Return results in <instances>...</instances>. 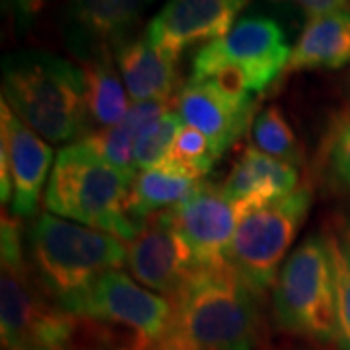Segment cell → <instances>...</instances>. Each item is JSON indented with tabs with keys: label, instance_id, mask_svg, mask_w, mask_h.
Wrapping results in <instances>:
<instances>
[{
	"label": "cell",
	"instance_id": "obj_5",
	"mask_svg": "<svg viewBox=\"0 0 350 350\" xmlns=\"http://www.w3.org/2000/svg\"><path fill=\"white\" fill-rule=\"evenodd\" d=\"M27 243L39 282L57 304L126 262L123 239L51 213L36 216Z\"/></svg>",
	"mask_w": 350,
	"mask_h": 350
},
{
	"label": "cell",
	"instance_id": "obj_20",
	"mask_svg": "<svg viewBox=\"0 0 350 350\" xmlns=\"http://www.w3.org/2000/svg\"><path fill=\"white\" fill-rule=\"evenodd\" d=\"M202 183L204 177L167 158L160 165L140 170L133 177L126 214L138 228H142L150 216L187 200Z\"/></svg>",
	"mask_w": 350,
	"mask_h": 350
},
{
	"label": "cell",
	"instance_id": "obj_14",
	"mask_svg": "<svg viewBox=\"0 0 350 350\" xmlns=\"http://www.w3.org/2000/svg\"><path fill=\"white\" fill-rule=\"evenodd\" d=\"M0 121H2V144L6 152L12 175V214L20 220L33 218L38 214V204L45 187L53 148L24 121L8 107L6 101L0 103Z\"/></svg>",
	"mask_w": 350,
	"mask_h": 350
},
{
	"label": "cell",
	"instance_id": "obj_13",
	"mask_svg": "<svg viewBox=\"0 0 350 350\" xmlns=\"http://www.w3.org/2000/svg\"><path fill=\"white\" fill-rule=\"evenodd\" d=\"M250 0H167L146 27L154 47L179 59L191 45L226 36Z\"/></svg>",
	"mask_w": 350,
	"mask_h": 350
},
{
	"label": "cell",
	"instance_id": "obj_29",
	"mask_svg": "<svg viewBox=\"0 0 350 350\" xmlns=\"http://www.w3.org/2000/svg\"><path fill=\"white\" fill-rule=\"evenodd\" d=\"M338 230L342 232V236L347 238V241L350 243V214L347 218H342V220H338Z\"/></svg>",
	"mask_w": 350,
	"mask_h": 350
},
{
	"label": "cell",
	"instance_id": "obj_8",
	"mask_svg": "<svg viewBox=\"0 0 350 350\" xmlns=\"http://www.w3.org/2000/svg\"><path fill=\"white\" fill-rule=\"evenodd\" d=\"M312 202V187L304 185L282 199L238 208V226L226 261L257 296L275 284L288 247L308 218Z\"/></svg>",
	"mask_w": 350,
	"mask_h": 350
},
{
	"label": "cell",
	"instance_id": "obj_30",
	"mask_svg": "<svg viewBox=\"0 0 350 350\" xmlns=\"http://www.w3.org/2000/svg\"><path fill=\"white\" fill-rule=\"evenodd\" d=\"M345 98H347V109L345 111L350 113V75L347 76V82H345Z\"/></svg>",
	"mask_w": 350,
	"mask_h": 350
},
{
	"label": "cell",
	"instance_id": "obj_16",
	"mask_svg": "<svg viewBox=\"0 0 350 350\" xmlns=\"http://www.w3.org/2000/svg\"><path fill=\"white\" fill-rule=\"evenodd\" d=\"M298 181L300 174L296 165L247 146L230 170L222 191L236 208H250L294 193Z\"/></svg>",
	"mask_w": 350,
	"mask_h": 350
},
{
	"label": "cell",
	"instance_id": "obj_27",
	"mask_svg": "<svg viewBox=\"0 0 350 350\" xmlns=\"http://www.w3.org/2000/svg\"><path fill=\"white\" fill-rule=\"evenodd\" d=\"M47 0H2V10L12 20L16 29L24 33L25 29L36 20Z\"/></svg>",
	"mask_w": 350,
	"mask_h": 350
},
{
	"label": "cell",
	"instance_id": "obj_1",
	"mask_svg": "<svg viewBox=\"0 0 350 350\" xmlns=\"http://www.w3.org/2000/svg\"><path fill=\"white\" fill-rule=\"evenodd\" d=\"M255 292L230 262L197 265L174 301V325L160 350H255Z\"/></svg>",
	"mask_w": 350,
	"mask_h": 350
},
{
	"label": "cell",
	"instance_id": "obj_2",
	"mask_svg": "<svg viewBox=\"0 0 350 350\" xmlns=\"http://www.w3.org/2000/svg\"><path fill=\"white\" fill-rule=\"evenodd\" d=\"M2 101L47 142L84 133L82 66L39 49L10 53L2 63Z\"/></svg>",
	"mask_w": 350,
	"mask_h": 350
},
{
	"label": "cell",
	"instance_id": "obj_6",
	"mask_svg": "<svg viewBox=\"0 0 350 350\" xmlns=\"http://www.w3.org/2000/svg\"><path fill=\"white\" fill-rule=\"evenodd\" d=\"M290 45L282 25L250 16L211 43H204L193 57L191 80H213L230 94H259L284 76Z\"/></svg>",
	"mask_w": 350,
	"mask_h": 350
},
{
	"label": "cell",
	"instance_id": "obj_3",
	"mask_svg": "<svg viewBox=\"0 0 350 350\" xmlns=\"http://www.w3.org/2000/svg\"><path fill=\"white\" fill-rule=\"evenodd\" d=\"M133 175L113 167L84 142L57 154L45 189V208L55 216L133 241L140 232L126 214Z\"/></svg>",
	"mask_w": 350,
	"mask_h": 350
},
{
	"label": "cell",
	"instance_id": "obj_17",
	"mask_svg": "<svg viewBox=\"0 0 350 350\" xmlns=\"http://www.w3.org/2000/svg\"><path fill=\"white\" fill-rule=\"evenodd\" d=\"M80 61L84 72V138L121 123L131 107L129 92L109 45Z\"/></svg>",
	"mask_w": 350,
	"mask_h": 350
},
{
	"label": "cell",
	"instance_id": "obj_12",
	"mask_svg": "<svg viewBox=\"0 0 350 350\" xmlns=\"http://www.w3.org/2000/svg\"><path fill=\"white\" fill-rule=\"evenodd\" d=\"M126 267L142 286L174 298L197 262L174 226L160 213L150 216L126 245Z\"/></svg>",
	"mask_w": 350,
	"mask_h": 350
},
{
	"label": "cell",
	"instance_id": "obj_15",
	"mask_svg": "<svg viewBox=\"0 0 350 350\" xmlns=\"http://www.w3.org/2000/svg\"><path fill=\"white\" fill-rule=\"evenodd\" d=\"M154 0H68L64 22L68 41L80 59L103 45L115 47L129 38Z\"/></svg>",
	"mask_w": 350,
	"mask_h": 350
},
{
	"label": "cell",
	"instance_id": "obj_23",
	"mask_svg": "<svg viewBox=\"0 0 350 350\" xmlns=\"http://www.w3.org/2000/svg\"><path fill=\"white\" fill-rule=\"evenodd\" d=\"M251 138L257 150L296 167L304 163L300 142L288 123L286 115L278 105H269L259 115H255L251 123Z\"/></svg>",
	"mask_w": 350,
	"mask_h": 350
},
{
	"label": "cell",
	"instance_id": "obj_28",
	"mask_svg": "<svg viewBox=\"0 0 350 350\" xmlns=\"http://www.w3.org/2000/svg\"><path fill=\"white\" fill-rule=\"evenodd\" d=\"M290 2L298 4L301 10L308 12L310 18L337 12V10H347L350 4V0H290Z\"/></svg>",
	"mask_w": 350,
	"mask_h": 350
},
{
	"label": "cell",
	"instance_id": "obj_31",
	"mask_svg": "<svg viewBox=\"0 0 350 350\" xmlns=\"http://www.w3.org/2000/svg\"><path fill=\"white\" fill-rule=\"evenodd\" d=\"M36 350H49V349H36ZM64 350H68V349H64Z\"/></svg>",
	"mask_w": 350,
	"mask_h": 350
},
{
	"label": "cell",
	"instance_id": "obj_21",
	"mask_svg": "<svg viewBox=\"0 0 350 350\" xmlns=\"http://www.w3.org/2000/svg\"><path fill=\"white\" fill-rule=\"evenodd\" d=\"M170 111L167 101H140L133 103L121 123L100 133H92L80 138L100 158L126 175H137L135 167V146L140 133L150 125L154 119Z\"/></svg>",
	"mask_w": 350,
	"mask_h": 350
},
{
	"label": "cell",
	"instance_id": "obj_24",
	"mask_svg": "<svg viewBox=\"0 0 350 350\" xmlns=\"http://www.w3.org/2000/svg\"><path fill=\"white\" fill-rule=\"evenodd\" d=\"M327 251L333 273L335 290V319L337 338L340 350H350V243L337 228L325 232Z\"/></svg>",
	"mask_w": 350,
	"mask_h": 350
},
{
	"label": "cell",
	"instance_id": "obj_10",
	"mask_svg": "<svg viewBox=\"0 0 350 350\" xmlns=\"http://www.w3.org/2000/svg\"><path fill=\"white\" fill-rule=\"evenodd\" d=\"M163 216L185 241L197 265L226 261L238 226V208L222 187L204 181L187 200L163 211Z\"/></svg>",
	"mask_w": 350,
	"mask_h": 350
},
{
	"label": "cell",
	"instance_id": "obj_18",
	"mask_svg": "<svg viewBox=\"0 0 350 350\" xmlns=\"http://www.w3.org/2000/svg\"><path fill=\"white\" fill-rule=\"evenodd\" d=\"M115 61L123 76L129 98L167 101L177 90V59L154 47L146 36L126 38L115 45Z\"/></svg>",
	"mask_w": 350,
	"mask_h": 350
},
{
	"label": "cell",
	"instance_id": "obj_19",
	"mask_svg": "<svg viewBox=\"0 0 350 350\" xmlns=\"http://www.w3.org/2000/svg\"><path fill=\"white\" fill-rule=\"evenodd\" d=\"M350 64V8L310 18L294 43L284 76L304 70H338Z\"/></svg>",
	"mask_w": 350,
	"mask_h": 350
},
{
	"label": "cell",
	"instance_id": "obj_7",
	"mask_svg": "<svg viewBox=\"0 0 350 350\" xmlns=\"http://www.w3.org/2000/svg\"><path fill=\"white\" fill-rule=\"evenodd\" d=\"M275 319L284 331L315 342L337 338L335 290L325 234L301 241L282 262L273 286Z\"/></svg>",
	"mask_w": 350,
	"mask_h": 350
},
{
	"label": "cell",
	"instance_id": "obj_4",
	"mask_svg": "<svg viewBox=\"0 0 350 350\" xmlns=\"http://www.w3.org/2000/svg\"><path fill=\"white\" fill-rule=\"evenodd\" d=\"M0 329L4 350H64L72 342L80 319L43 296L24 257L20 218L2 214Z\"/></svg>",
	"mask_w": 350,
	"mask_h": 350
},
{
	"label": "cell",
	"instance_id": "obj_11",
	"mask_svg": "<svg viewBox=\"0 0 350 350\" xmlns=\"http://www.w3.org/2000/svg\"><path fill=\"white\" fill-rule=\"evenodd\" d=\"M174 105L181 121L200 131L222 156L251 126L257 101L251 94H230L213 80H189L177 92Z\"/></svg>",
	"mask_w": 350,
	"mask_h": 350
},
{
	"label": "cell",
	"instance_id": "obj_26",
	"mask_svg": "<svg viewBox=\"0 0 350 350\" xmlns=\"http://www.w3.org/2000/svg\"><path fill=\"white\" fill-rule=\"evenodd\" d=\"M170 158L174 162L189 167L191 172L199 174L200 177H204L222 156L216 152L213 142L204 137L200 131L189 125H183L181 131L177 133V137H175Z\"/></svg>",
	"mask_w": 350,
	"mask_h": 350
},
{
	"label": "cell",
	"instance_id": "obj_25",
	"mask_svg": "<svg viewBox=\"0 0 350 350\" xmlns=\"http://www.w3.org/2000/svg\"><path fill=\"white\" fill-rule=\"evenodd\" d=\"M185 125L175 111H165L146 126L135 146V167L148 170L165 162L172 154L175 137Z\"/></svg>",
	"mask_w": 350,
	"mask_h": 350
},
{
	"label": "cell",
	"instance_id": "obj_22",
	"mask_svg": "<svg viewBox=\"0 0 350 350\" xmlns=\"http://www.w3.org/2000/svg\"><path fill=\"white\" fill-rule=\"evenodd\" d=\"M317 181L335 195H350V113L333 115L315 158Z\"/></svg>",
	"mask_w": 350,
	"mask_h": 350
},
{
	"label": "cell",
	"instance_id": "obj_9",
	"mask_svg": "<svg viewBox=\"0 0 350 350\" xmlns=\"http://www.w3.org/2000/svg\"><path fill=\"white\" fill-rule=\"evenodd\" d=\"M59 306L78 319L123 327L150 350H160L174 325V301L119 269L103 273Z\"/></svg>",
	"mask_w": 350,
	"mask_h": 350
}]
</instances>
